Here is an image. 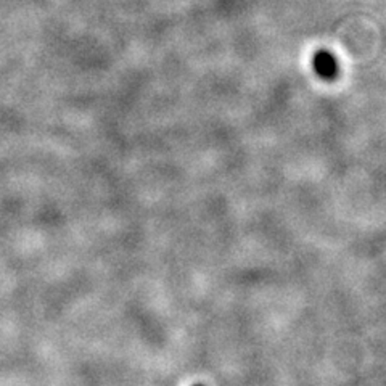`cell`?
<instances>
[{
    "instance_id": "cell-1",
    "label": "cell",
    "mask_w": 386,
    "mask_h": 386,
    "mask_svg": "<svg viewBox=\"0 0 386 386\" xmlns=\"http://www.w3.org/2000/svg\"><path fill=\"white\" fill-rule=\"evenodd\" d=\"M313 69L314 73L324 81H335L340 73V63L337 55L328 49H319L313 55Z\"/></svg>"
},
{
    "instance_id": "cell-2",
    "label": "cell",
    "mask_w": 386,
    "mask_h": 386,
    "mask_svg": "<svg viewBox=\"0 0 386 386\" xmlns=\"http://www.w3.org/2000/svg\"><path fill=\"white\" fill-rule=\"evenodd\" d=\"M195 386H205V385H195Z\"/></svg>"
}]
</instances>
